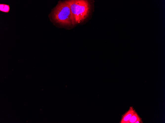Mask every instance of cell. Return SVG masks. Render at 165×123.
<instances>
[{"instance_id": "obj_1", "label": "cell", "mask_w": 165, "mask_h": 123, "mask_svg": "<svg viewBox=\"0 0 165 123\" xmlns=\"http://www.w3.org/2000/svg\"><path fill=\"white\" fill-rule=\"evenodd\" d=\"M66 1L70 8L73 24L80 23L86 18L90 9L87 0H73Z\"/></svg>"}, {"instance_id": "obj_2", "label": "cell", "mask_w": 165, "mask_h": 123, "mask_svg": "<svg viewBox=\"0 0 165 123\" xmlns=\"http://www.w3.org/2000/svg\"><path fill=\"white\" fill-rule=\"evenodd\" d=\"M52 17L56 22L61 24H73L70 8L66 1L59 3L53 10Z\"/></svg>"}, {"instance_id": "obj_3", "label": "cell", "mask_w": 165, "mask_h": 123, "mask_svg": "<svg viewBox=\"0 0 165 123\" xmlns=\"http://www.w3.org/2000/svg\"><path fill=\"white\" fill-rule=\"evenodd\" d=\"M135 112L132 107H130L129 110L122 116L120 123H129L130 118Z\"/></svg>"}, {"instance_id": "obj_4", "label": "cell", "mask_w": 165, "mask_h": 123, "mask_svg": "<svg viewBox=\"0 0 165 123\" xmlns=\"http://www.w3.org/2000/svg\"><path fill=\"white\" fill-rule=\"evenodd\" d=\"M137 121L142 122L141 118L135 112L130 118L129 121V123H134Z\"/></svg>"}, {"instance_id": "obj_5", "label": "cell", "mask_w": 165, "mask_h": 123, "mask_svg": "<svg viewBox=\"0 0 165 123\" xmlns=\"http://www.w3.org/2000/svg\"><path fill=\"white\" fill-rule=\"evenodd\" d=\"M9 9L10 8L9 5L6 4H4L2 12L8 13L9 11Z\"/></svg>"}, {"instance_id": "obj_6", "label": "cell", "mask_w": 165, "mask_h": 123, "mask_svg": "<svg viewBox=\"0 0 165 123\" xmlns=\"http://www.w3.org/2000/svg\"><path fill=\"white\" fill-rule=\"evenodd\" d=\"M4 4H0V11L2 12L4 7Z\"/></svg>"}]
</instances>
